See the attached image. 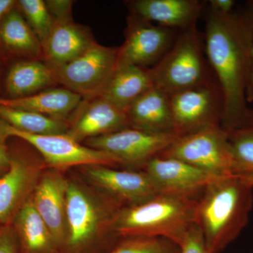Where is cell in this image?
Wrapping results in <instances>:
<instances>
[{"mask_svg": "<svg viewBox=\"0 0 253 253\" xmlns=\"http://www.w3.org/2000/svg\"><path fill=\"white\" fill-rule=\"evenodd\" d=\"M205 51L221 92V126L229 131L253 122L246 97L253 46V9L222 14L210 9Z\"/></svg>", "mask_w": 253, "mask_h": 253, "instance_id": "1", "label": "cell"}, {"mask_svg": "<svg viewBox=\"0 0 253 253\" xmlns=\"http://www.w3.org/2000/svg\"><path fill=\"white\" fill-rule=\"evenodd\" d=\"M228 132L236 174H253V123Z\"/></svg>", "mask_w": 253, "mask_h": 253, "instance_id": "26", "label": "cell"}, {"mask_svg": "<svg viewBox=\"0 0 253 253\" xmlns=\"http://www.w3.org/2000/svg\"><path fill=\"white\" fill-rule=\"evenodd\" d=\"M0 57L6 63L43 58L41 41L16 5L0 21Z\"/></svg>", "mask_w": 253, "mask_h": 253, "instance_id": "18", "label": "cell"}, {"mask_svg": "<svg viewBox=\"0 0 253 253\" xmlns=\"http://www.w3.org/2000/svg\"><path fill=\"white\" fill-rule=\"evenodd\" d=\"M153 86L149 68L123 66L116 68L99 96L126 111L138 98Z\"/></svg>", "mask_w": 253, "mask_h": 253, "instance_id": "24", "label": "cell"}, {"mask_svg": "<svg viewBox=\"0 0 253 253\" xmlns=\"http://www.w3.org/2000/svg\"><path fill=\"white\" fill-rule=\"evenodd\" d=\"M203 37L196 24L183 30L162 59L149 68L154 87L171 96L212 81Z\"/></svg>", "mask_w": 253, "mask_h": 253, "instance_id": "5", "label": "cell"}, {"mask_svg": "<svg viewBox=\"0 0 253 253\" xmlns=\"http://www.w3.org/2000/svg\"><path fill=\"white\" fill-rule=\"evenodd\" d=\"M126 112L129 127L155 134H174L169 96L154 86L138 98Z\"/></svg>", "mask_w": 253, "mask_h": 253, "instance_id": "21", "label": "cell"}, {"mask_svg": "<svg viewBox=\"0 0 253 253\" xmlns=\"http://www.w3.org/2000/svg\"><path fill=\"white\" fill-rule=\"evenodd\" d=\"M179 248V253H209L204 234L197 222L190 228Z\"/></svg>", "mask_w": 253, "mask_h": 253, "instance_id": "29", "label": "cell"}, {"mask_svg": "<svg viewBox=\"0 0 253 253\" xmlns=\"http://www.w3.org/2000/svg\"><path fill=\"white\" fill-rule=\"evenodd\" d=\"M95 42L89 29L73 18L54 20L42 44L43 59L50 68L59 67L76 59Z\"/></svg>", "mask_w": 253, "mask_h": 253, "instance_id": "17", "label": "cell"}, {"mask_svg": "<svg viewBox=\"0 0 253 253\" xmlns=\"http://www.w3.org/2000/svg\"><path fill=\"white\" fill-rule=\"evenodd\" d=\"M78 168L80 175L88 184L119 200L126 206L140 204L160 193L144 170H121L104 165H89Z\"/></svg>", "mask_w": 253, "mask_h": 253, "instance_id": "13", "label": "cell"}, {"mask_svg": "<svg viewBox=\"0 0 253 253\" xmlns=\"http://www.w3.org/2000/svg\"><path fill=\"white\" fill-rule=\"evenodd\" d=\"M18 253H60L54 236L33 202L24 205L11 221Z\"/></svg>", "mask_w": 253, "mask_h": 253, "instance_id": "22", "label": "cell"}, {"mask_svg": "<svg viewBox=\"0 0 253 253\" xmlns=\"http://www.w3.org/2000/svg\"><path fill=\"white\" fill-rule=\"evenodd\" d=\"M159 156L180 160L219 177L236 174L229 132L221 126L178 136Z\"/></svg>", "mask_w": 253, "mask_h": 253, "instance_id": "7", "label": "cell"}, {"mask_svg": "<svg viewBox=\"0 0 253 253\" xmlns=\"http://www.w3.org/2000/svg\"><path fill=\"white\" fill-rule=\"evenodd\" d=\"M63 171L47 168L33 196V202L62 253L67 239L66 194L68 178Z\"/></svg>", "mask_w": 253, "mask_h": 253, "instance_id": "15", "label": "cell"}, {"mask_svg": "<svg viewBox=\"0 0 253 253\" xmlns=\"http://www.w3.org/2000/svg\"><path fill=\"white\" fill-rule=\"evenodd\" d=\"M0 253H18L17 242L11 224L0 226Z\"/></svg>", "mask_w": 253, "mask_h": 253, "instance_id": "31", "label": "cell"}, {"mask_svg": "<svg viewBox=\"0 0 253 253\" xmlns=\"http://www.w3.org/2000/svg\"><path fill=\"white\" fill-rule=\"evenodd\" d=\"M10 155L8 140L0 136V178L4 176L9 168Z\"/></svg>", "mask_w": 253, "mask_h": 253, "instance_id": "32", "label": "cell"}, {"mask_svg": "<svg viewBox=\"0 0 253 253\" xmlns=\"http://www.w3.org/2000/svg\"><path fill=\"white\" fill-rule=\"evenodd\" d=\"M173 131L177 136L221 126L223 100L217 81L169 96Z\"/></svg>", "mask_w": 253, "mask_h": 253, "instance_id": "10", "label": "cell"}, {"mask_svg": "<svg viewBox=\"0 0 253 253\" xmlns=\"http://www.w3.org/2000/svg\"><path fill=\"white\" fill-rule=\"evenodd\" d=\"M199 199L189 195L159 193L144 202L124 206L113 225L116 239L164 238L179 247L196 221Z\"/></svg>", "mask_w": 253, "mask_h": 253, "instance_id": "4", "label": "cell"}, {"mask_svg": "<svg viewBox=\"0 0 253 253\" xmlns=\"http://www.w3.org/2000/svg\"><path fill=\"white\" fill-rule=\"evenodd\" d=\"M68 123L66 135L81 144L129 127L126 111L99 95L83 99Z\"/></svg>", "mask_w": 253, "mask_h": 253, "instance_id": "14", "label": "cell"}, {"mask_svg": "<svg viewBox=\"0 0 253 253\" xmlns=\"http://www.w3.org/2000/svg\"><path fill=\"white\" fill-rule=\"evenodd\" d=\"M0 119L18 130L34 134H66L68 121L26 110L0 106Z\"/></svg>", "mask_w": 253, "mask_h": 253, "instance_id": "25", "label": "cell"}, {"mask_svg": "<svg viewBox=\"0 0 253 253\" xmlns=\"http://www.w3.org/2000/svg\"><path fill=\"white\" fill-rule=\"evenodd\" d=\"M253 205V182L241 174L212 181L199 199L196 221L209 253H219L239 235Z\"/></svg>", "mask_w": 253, "mask_h": 253, "instance_id": "3", "label": "cell"}, {"mask_svg": "<svg viewBox=\"0 0 253 253\" xmlns=\"http://www.w3.org/2000/svg\"><path fill=\"white\" fill-rule=\"evenodd\" d=\"M0 136L6 140L16 137L41 155L47 168L66 172L70 168L89 165L121 166L117 158L88 147L66 134H34L18 130L0 119Z\"/></svg>", "mask_w": 253, "mask_h": 253, "instance_id": "8", "label": "cell"}, {"mask_svg": "<svg viewBox=\"0 0 253 253\" xmlns=\"http://www.w3.org/2000/svg\"><path fill=\"white\" fill-rule=\"evenodd\" d=\"M172 29L155 26L136 16L129 18L126 40L118 48L117 68L155 66L174 42Z\"/></svg>", "mask_w": 253, "mask_h": 253, "instance_id": "12", "label": "cell"}, {"mask_svg": "<svg viewBox=\"0 0 253 253\" xmlns=\"http://www.w3.org/2000/svg\"><path fill=\"white\" fill-rule=\"evenodd\" d=\"M16 5V0H0V21Z\"/></svg>", "mask_w": 253, "mask_h": 253, "instance_id": "34", "label": "cell"}, {"mask_svg": "<svg viewBox=\"0 0 253 253\" xmlns=\"http://www.w3.org/2000/svg\"><path fill=\"white\" fill-rule=\"evenodd\" d=\"M251 8H252V9H253V3H251Z\"/></svg>", "mask_w": 253, "mask_h": 253, "instance_id": "38", "label": "cell"}, {"mask_svg": "<svg viewBox=\"0 0 253 253\" xmlns=\"http://www.w3.org/2000/svg\"><path fill=\"white\" fill-rule=\"evenodd\" d=\"M9 168L0 178V226L11 224L15 216L33 197L47 166L41 155L18 138L8 139Z\"/></svg>", "mask_w": 253, "mask_h": 253, "instance_id": "6", "label": "cell"}, {"mask_svg": "<svg viewBox=\"0 0 253 253\" xmlns=\"http://www.w3.org/2000/svg\"><path fill=\"white\" fill-rule=\"evenodd\" d=\"M142 170L147 173L160 193L189 196H196L210 183L221 178L180 160L161 156L151 159Z\"/></svg>", "mask_w": 253, "mask_h": 253, "instance_id": "16", "label": "cell"}, {"mask_svg": "<svg viewBox=\"0 0 253 253\" xmlns=\"http://www.w3.org/2000/svg\"><path fill=\"white\" fill-rule=\"evenodd\" d=\"M174 134H155L127 127L106 135L91 138L84 145L107 153L128 169H141L153 158L159 156L175 141Z\"/></svg>", "mask_w": 253, "mask_h": 253, "instance_id": "11", "label": "cell"}, {"mask_svg": "<svg viewBox=\"0 0 253 253\" xmlns=\"http://www.w3.org/2000/svg\"><path fill=\"white\" fill-rule=\"evenodd\" d=\"M211 10L219 14H226L233 12L235 1L234 0H210Z\"/></svg>", "mask_w": 253, "mask_h": 253, "instance_id": "33", "label": "cell"}, {"mask_svg": "<svg viewBox=\"0 0 253 253\" xmlns=\"http://www.w3.org/2000/svg\"><path fill=\"white\" fill-rule=\"evenodd\" d=\"M68 178L67 239L61 253L107 252L119 241L113 236V225L126 205L88 184L80 174Z\"/></svg>", "mask_w": 253, "mask_h": 253, "instance_id": "2", "label": "cell"}, {"mask_svg": "<svg viewBox=\"0 0 253 253\" xmlns=\"http://www.w3.org/2000/svg\"><path fill=\"white\" fill-rule=\"evenodd\" d=\"M55 81L51 68L38 60H21L6 63L0 98L13 99L31 96Z\"/></svg>", "mask_w": 253, "mask_h": 253, "instance_id": "19", "label": "cell"}, {"mask_svg": "<svg viewBox=\"0 0 253 253\" xmlns=\"http://www.w3.org/2000/svg\"><path fill=\"white\" fill-rule=\"evenodd\" d=\"M248 102H253V46L252 56H251V70H250L249 84H248L247 93H246Z\"/></svg>", "mask_w": 253, "mask_h": 253, "instance_id": "35", "label": "cell"}, {"mask_svg": "<svg viewBox=\"0 0 253 253\" xmlns=\"http://www.w3.org/2000/svg\"></svg>", "mask_w": 253, "mask_h": 253, "instance_id": "39", "label": "cell"}, {"mask_svg": "<svg viewBox=\"0 0 253 253\" xmlns=\"http://www.w3.org/2000/svg\"><path fill=\"white\" fill-rule=\"evenodd\" d=\"M104 253H179V248L164 238L131 237L120 239Z\"/></svg>", "mask_w": 253, "mask_h": 253, "instance_id": "28", "label": "cell"}, {"mask_svg": "<svg viewBox=\"0 0 253 253\" xmlns=\"http://www.w3.org/2000/svg\"><path fill=\"white\" fill-rule=\"evenodd\" d=\"M83 100L81 95L66 88H56L18 99L0 98V106L26 110L68 121Z\"/></svg>", "mask_w": 253, "mask_h": 253, "instance_id": "23", "label": "cell"}, {"mask_svg": "<svg viewBox=\"0 0 253 253\" xmlns=\"http://www.w3.org/2000/svg\"><path fill=\"white\" fill-rule=\"evenodd\" d=\"M241 175L246 176L248 179H249L250 180H251L253 182V174H241Z\"/></svg>", "mask_w": 253, "mask_h": 253, "instance_id": "37", "label": "cell"}, {"mask_svg": "<svg viewBox=\"0 0 253 253\" xmlns=\"http://www.w3.org/2000/svg\"><path fill=\"white\" fill-rule=\"evenodd\" d=\"M16 7L36 33L42 46L49 36L54 19L43 0H18Z\"/></svg>", "mask_w": 253, "mask_h": 253, "instance_id": "27", "label": "cell"}, {"mask_svg": "<svg viewBox=\"0 0 253 253\" xmlns=\"http://www.w3.org/2000/svg\"><path fill=\"white\" fill-rule=\"evenodd\" d=\"M6 63L4 60L0 57V95H1V84H2L3 78L5 72L4 66Z\"/></svg>", "mask_w": 253, "mask_h": 253, "instance_id": "36", "label": "cell"}, {"mask_svg": "<svg viewBox=\"0 0 253 253\" xmlns=\"http://www.w3.org/2000/svg\"><path fill=\"white\" fill-rule=\"evenodd\" d=\"M131 7L135 16L144 21L185 30L196 24L203 4L198 0H136Z\"/></svg>", "mask_w": 253, "mask_h": 253, "instance_id": "20", "label": "cell"}, {"mask_svg": "<svg viewBox=\"0 0 253 253\" xmlns=\"http://www.w3.org/2000/svg\"><path fill=\"white\" fill-rule=\"evenodd\" d=\"M118 48L95 42L76 59L51 68L55 81L83 99L101 94L117 68Z\"/></svg>", "mask_w": 253, "mask_h": 253, "instance_id": "9", "label": "cell"}, {"mask_svg": "<svg viewBox=\"0 0 253 253\" xmlns=\"http://www.w3.org/2000/svg\"><path fill=\"white\" fill-rule=\"evenodd\" d=\"M45 2L54 20L72 18V1L49 0L45 1Z\"/></svg>", "mask_w": 253, "mask_h": 253, "instance_id": "30", "label": "cell"}]
</instances>
